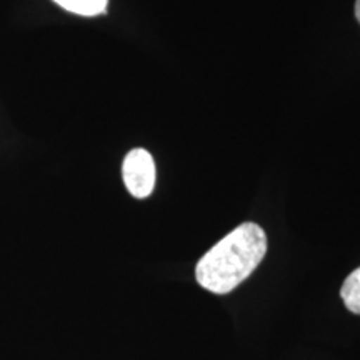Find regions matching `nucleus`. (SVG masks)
I'll use <instances>...</instances> for the list:
<instances>
[{
  "label": "nucleus",
  "instance_id": "nucleus-1",
  "mask_svg": "<svg viewBox=\"0 0 360 360\" xmlns=\"http://www.w3.org/2000/svg\"><path fill=\"white\" fill-rule=\"evenodd\" d=\"M267 252V236L254 222L240 224L199 260L195 278L205 290L229 294L259 267Z\"/></svg>",
  "mask_w": 360,
  "mask_h": 360
},
{
  "label": "nucleus",
  "instance_id": "nucleus-2",
  "mask_svg": "<svg viewBox=\"0 0 360 360\" xmlns=\"http://www.w3.org/2000/svg\"><path fill=\"white\" fill-rule=\"evenodd\" d=\"M122 177L135 199H146L155 187V162L146 148H134L125 155Z\"/></svg>",
  "mask_w": 360,
  "mask_h": 360
},
{
  "label": "nucleus",
  "instance_id": "nucleus-3",
  "mask_svg": "<svg viewBox=\"0 0 360 360\" xmlns=\"http://www.w3.org/2000/svg\"><path fill=\"white\" fill-rule=\"evenodd\" d=\"M57 6L67 12L77 13L82 17H96L107 12L109 0H53Z\"/></svg>",
  "mask_w": 360,
  "mask_h": 360
},
{
  "label": "nucleus",
  "instance_id": "nucleus-4",
  "mask_svg": "<svg viewBox=\"0 0 360 360\" xmlns=\"http://www.w3.org/2000/svg\"><path fill=\"white\" fill-rule=\"evenodd\" d=\"M340 297L350 312L360 314V267L355 269L345 278L344 285L340 289Z\"/></svg>",
  "mask_w": 360,
  "mask_h": 360
},
{
  "label": "nucleus",
  "instance_id": "nucleus-5",
  "mask_svg": "<svg viewBox=\"0 0 360 360\" xmlns=\"http://www.w3.org/2000/svg\"><path fill=\"white\" fill-rule=\"evenodd\" d=\"M355 17H357V20H359V24H360V0H357V2H355Z\"/></svg>",
  "mask_w": 360,
  "mask_h": 360
}]
</instances>
